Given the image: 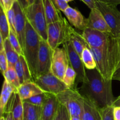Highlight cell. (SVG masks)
Instances as JSON below:
<instances>
[{"label": "cell", "instance_id": "1", "mask_svg": "<svg viewBox=\"0 0 120 120\" xmlns=\"http://www.w3.org/2000/svg\"><path fill=\"white\" fill-rule=\"evenodd\" d=\"M112 81L107 80L97 69H86V77L79 91L83 97L92 101L100 109L112 106L115 99Z\"/></svg>", "mask_w": 120, "mask_h": 120}, {"label": "cell", "instance_id": "2", "mask_svg": "<svg viewBox=\"0 0 120 120\" xmlns=\"http://www.w3.org/2000/svg\"><path fill=\"white\" fill-rule=\"evenodd\" d=\"M41 38L26 20L23 55L31 72L33 80L37 76L38 59Z\"/></svg>", "mask_w": 120, "mask_h": 120}, {"label": "cell", "instance_id": "3", "mask_svg": "<svg viewBox=\"0 0 120 120\" xmlns=\"http://www.w3.org/2000/svg\"><path fill=\"white\" fill-rule=\"evenodd\" d=\"M103 52L108 79L120 80V45L118 37L112 34L108 35Z\"/></svg>", "mask_w": 120, "mask_h": 120}, {"label": "cell", "instance_id": "4", "mask_svg": "<svg viewBox=\"0 0 120 120\" xmlns=\"http://www.w3.org/2000/svg\"><path fill=\"white\" fill-rule=\"evenodd\" d=\"M26 17L42 39H48V23L45 14L43 0H36L25 11Z\"/></svg>", "mask_w": 120, "mask_h": 120}, {"label": "cell", "instance_id": "5", "mask_svg": "<svg viewBox=\"0 0 120 120\" xmlns=\"http://www.w3.org/2000/svg\"><path fill=\"white\" fill-rule=\"evenodd\" d=\"M60 104L68 110L70 117L82 118L84 108V97L76 89H68L56 95Z\"/></svg>", "mask_w": 120, "mask_h": 120}, {"label": "cell", "instance_id": "6", "mask_svg": "<svg viewBox=\"0 0 120 120\" xmlns=\"http://www.w3.org/2000/svg\"><path fill=\"white\" fill-rule=\"evenodd\" d=\"M70 26L64 17L57 22L48 25L47 42L52 50L59 48L61 44H63L69 35Z\"/></svg>", "mask_w": 120, "mask_h": 120}, {"label": "cell", "instance_id": "7", "mask_svg": "<svg viewBox=\"0 0 120 120\" xmlns=\"http://www.w3.org/2000/svg\"><path fill=\"white\" fill-rule=\"evenodd\" d=\"M33 81L47 93L57 95L69 89L63 80L55 76L51 71L38 76Z\"/></svg>", "mask_w": 120, "mask_h": 120}, {"label": "cell", "instance_id": "8", "mask_svg": "<svg viewBox=\"0 0 120 120\" xmlns=\"http://www.w3.org/2000/svg\"><path fill=\"white\" fill-rule=\"evenodd\" d=\"M96 7L101 12L105 21L111 29L112 34L116 37L120 36V12L115 5L106 4L96 1Z\"/></svg>", "mask_w": 120, "mask_h": 120}, {"label": "cell", "instance_id": "9", "mask_svg": "<svg viewBox=\"0 0 120 120\" xmlns=\"http://www.w3.org/2000/svg\"><path fill=\"white\" fill-rule=\"evenodd\" d=\"M63 45L68 53L70 65L73 68L77 73V79L75 84V87H76L79 82L83 83L85 80L86 77V69L82 62L80 56L74 49L72 43L69 38V35Z\"/></svg>", "mask_w": 120, "mask_h": 120}, {"label": "cell", "instance_id": "10", "mask_svg": "<svg viewBox=\"0 0 120 120\" xmlns=\"http://www.w3.org/2000/svg\"><path fill=\"white\" fill-rule=\"evenodd\" d=\"M69 64L68 53L64 47L57 48L53 50L50 71L55 76L63 80Z\"/></svg>", "mask_w": 120, "mask_h": 120}, {"label": "cell", "instance_id": "11", "mask_svg": "<svg viewBox=\"0 0 120 120\" xmlns=\"http://www.w3.org/2000/svg\"><path fill=\"white\" fill-rule=\"evenodd\" d=\"M53 50H52L47 41L41 39L38 59L37 76L50 72Z\"/></svg>", "mask_w": 120, "mask_h": 120}, {"label": "cell", "instance_id": "12", "mask_svg": "<svg viewBox=\"0 0 120 120\" xmlns=\"http://www.w3.org/2000/svg\"><path fill=\"white\" fill-rule=\"evenodd\" d=\"M82 36L89 47L103 49L107 43V34L96 29L87 28L83 30Z\"/></svg>", "mask_w": 120, "mask_h": 120}, {"label": "cell", "instance_id": "13", "mask_svg": "<svg viewBox=\"0 0 120 120\" xmlns=\"http://www.w3.org/2000/svg\"><path fill=\"white\" fill-rule=\"evenodd\" d=\"M87 28L99 30L107 35L112 34L111 29L101 12L97 8L90 11L89 18L87 19Z\"/></svg>", "mask_w": 120, "mask_h": 120}, {"label": "cell", "instance_id": "14", "mask_svg": "<svg viewBox=\"0 0 120 120\" xmlns=\"http://www.w3.org/2000/svg\"><path fill=\"white\" fill-rule=\"evenodd\" d=\"M13 7L15 12V30L16 35L22 49H23L27 19L24 11L22 9L18 1L15 2Z\"/></svg>", "mask_w": 120, "mask_h": 120}, {"label": "cell", "instance_id": "15", "mask_svg": "<svg viewBox=\"0 0 120 120\" xmlns=\"http://www.w3.org/2000/svg\"><path fill=\"white\" fill-rule=\"evenodd\" d=\"M11 112L15 120H23V101L18 91L14 93L5 110V114Z\"/></svg>", "mask_w": 120, "mask_h": 120}, {"label": "cell", "instance_id": "16", "mask_svg": "<svg viewBox=\"0 0 120 120\" xmlns=\"http://www.w3.org/2000/svg\"><path fill=\"white\" fill-rule=\"evenodd\" d=\"M60 103L56 95L49 94L48 99L42 106L41 120H53L57 112Z\"/></svg>", "mask_w": 120, "mask_h": 120}, {"label": "cell", "instance_id": "17", "mask_svg": "<svg viewBox=\"0 0 120 120\" xmlns=\"http://www.w3.org/2000/svg\"><path fill=\"white\" fill-rule=\"evenodd\" d=\"M63 13L69 23L74 27L82 30L87 28V19L77 9L69 6Z\"/></svg>", "mask_w": 120, "mask_h": 120}, {"label": "cell", "instance_id": "18", "mask_svg": "<svg viewBox=\"0 0 120 120\" xmlns=\"http://www.w3.org/2000/svg\"><path fill=\"white\" fill-rule=\"evenodd\" d=\"M82 120H102L100 108L86 97H84V108Z\"/></svg>", "mask_w": 120, "mask_h": 120}, {"label": "cell", "instance_id": "19", "mask_svg": "<svg viewBox=\"0 0 120 120\" xmlns=\"http://www.w3.org/2000/svg\"><path fill=\"white\" fill-rule=\"evenodd\" d=\"M15 69L21 85L25 82L33 80L31 72L24 55H20L19 59L15 65Z\"/></svg>", "mask_w": 120, "mask_h": 120}, {"label": "cell", "instance_id": "20", "mask_svg": "<svg viewBox=\"0 0 120 120\" xmlns=\"http://www.w3.org/2000/svg\"><path fill=\"white\" fill-rule=\"evenodd\" d=\"M18 92L23 101L36 95L45 93L33 80L25 82L20 86Z\"/></svg>", "mask_w": 120, "mask_h": 120}, {"label": "cell", "instance_id": "21", "mask_svg": "<svg viewBox=\"0 0 120 120\" xmlns=\"http://www.w3.org/2000/svg\"><path fill=\"white\" fill-rule=\"evenodd\" d=\"M69 38L72 43L74 49L80 57L84 48L87 47L89 48V46L83 38L82 35L77 32L71 26H70L69 29Z\"/></svg>", "mask_w": 120, "mask_h": 120}, {"label": "cell", "instance_id": "22", "mask_svg": "<svg viewBox=\"0 0 120 120\" xmlns=\"http://www.w3.org/2000/svg\"><path fill=\"white\" fill-rule=\"evenodd\" d=\"M18 91L15 88L9 84L5 80L3 82L1 90V97H0V112L1 116L5 114V110L8 104L11 97L14 93Z\"/></svg>", "mask_w": 120, "mask_h": 120}, {"label": "cell", "instance_id": "23", "mask_svg": "<svg viewBox=\"0 0 120 120\" xmlns=\"http://www.w3.org/2000/svg\"><path fill=\"white\" fill-rule=\"evenodd\" d=\"M42 106L33 105L23 101V120H41Z\"/></svg>", "mask_w": 120, "mask_h": 120}, {"label": "cell", "instance_id": "24", "mask_svg": "<svg viewBox=\"0 0 120 120\" xmlns=\"http://www.w3.org/2000/svg\"><path fill=\"white\" fill-rule=\"evenodd\" d=\"M4 47L8 59V65L15 67V64L19 59L20 55L12 46L8 39L4 41Z\"/></svg>", "mask_w": 120, "mask_h": 120}, {"label": "cell", "instance_id": "25", "mask_svg": "<svg viewBox=\"0 0 120 120\" xmlns=\"http://www.w3.org/2000/svg\"><path fill=\"white\" fill-rule=\"evenodd\" d=\"M10 32L7 14L4 8L1 7L0 11V37L4 41L8 39Z\"/></svg>", "mask_w": 120, "mask_h": 120}, {"label": "cell", "instance_id": "26", "mask_svg": "<svg viewBox=\"0 0 120 120\" xmlns=\"http://www.w3.org/2000/svg\"><path fill=\"white\" fill-rule=\"evenodd\" d=\"M4 80H5L10 85L18 90L21 86L18 76L15 70V67L8 65V68L6 72L3 75Z\"/></svg>", "mask_w": 120, "mask_h": 120}, {"label": "cell", "instance_id": "27", "mask_svg": "<svg viewBox=\"0 0 120 120\" xmlns=\"http://www.w3.org/2000/svg\"><path fill=\"white\" fill-rule=\"evenodd\" d=\"M81 59L86 69L93 70V69H96L97 65L94 59L93 55L89 48L87 47L84 48L81 55Z\"/></svg>", "mask_w": 120, "mask_h": 120}, {"label": "cell", "instance_id": "28", "mask_svg": "<svg viewBox=\"0 0 120 120\" xmlns=\"http://www.w3.org/2000/svg\"><path fill=\"white\" fill-rule=\"evenodd\" d=\"M76 79H77V73L73 68L69 64L64 76L63 79V82L67 85L69 89H76Z\"/></svg>", "mask_w": 120, "mask_h": 120}, {"label": "cell", "instance_id": "29", "mask_svg": "<svg viewBox=\"0 0 120 120\" xmlns=\"http://www.w3.org/2000/svg\"><path fill=\"white\" fill-rule=\"evenodd\" d=\"M48 95H49V93H43L33 96V97L28 98V99L25 100L23 101L29 103V104H33V105H38V106H43V104H45V103L46 101V100L48 99Z\"/></svg>", "mask_w": 120, "mask_h": 120}, {"label": "cell", "instance_id": "30", "mask_svg": "<svg viewBox=\"0 0 120 120\" xmlns=\"http://www.w3.org/2000/svg\"><path fill=\"white\" fill-rule=\"evenodd\" d=\"M8 68V62L4 47V41L1 38L0 42V69L2 75H4Z\"/></svg>", "mask_w": 120, "mask_h": 120}, {"label": "cell", "instance_id": "31", "mask_svg": "<svg viewBox=\"0 0 120 120\" xmlns=\"http://www.w3.org/2000/svg\"><path fill=\"white\" fill-rule=\"evenodd\" d=\"M8 40L10 42L12 46L16 50V52L19 55H23V49H22V46H21V44H20L19 42L17 35L11 29H10V32H9Z\"/></svg>", "mask_w": 120, "mask_h": 120}, {"label": "cell", "instance_id": "32", "mask_svg": "<svg viewBox=\"0 0 120 120\" xmlns=\"http://www.w3.org/2000/svg\"><path fill=\"white\" fill-rule=\"evenodd\" d=\"M70 118L71 117L66 108L60 104L56 116L53 120H70Z\"/></svg>", "mask_w": 120, "mask_h": 120}, {"label": "cell", "instance_id": "33", "mask_svg": "<svg viewBox=\"0 0 120 120\" xmlns=\"http://www.w3.org/2000/svg\"><path fill=\"white\" fill-rule=\"evenodd\" d=\"M113 111L114 105L105 107L101 109L102 120H114Z\"/></svg>", "mask_w": 120, "mask_h": 120}, {"label": "cell", "instance_id": "34", "mask_svg": "<svg viewBox=\"0 0 120 120\" xmlns=\"http://www.w3.org/2000/svg\"><path fill=\"white\" fill-rule=\"evenodd\" d=\"M6 14H7V19L9 23L10 29H11L14 33L16 34V30H15V12L14 7L6 12Z\"/></svg>", "mask_w": 120, "mask_h": 120}, {"label": "cell", "instance_id": "35", "mask_svg": "<svg viewBox=\"0 0 120 120\" xmlns=\"http://www.w3.org/2000/svg\"><path fill=\"white\" fill-rule=\"evenodd\" d=\"M52 1L55 4L56 8L60 11H62L63 12L69 7L68 3H67L64 0H52Z\"/></svg>", "mask_w": 120, "mask_h": 120}, {"label": "cell", "instance_id": "36", "mask_svg": "<svg viewBox=\"0 0 120 120\" xmlns=\"http://www.w3.org/2000/svg\"><path fill=\"white\" fill-rule=\"evenodd\" d=\"M0 1L1 7L4 8L6 12L12 8L15 2H16L17 0H0Z\"/></svg>", "mask_w": 120, "mask_h": 120}, {"label": "cell", "instance_id": "37", "mask_svg": "<svg viewBox=\"0 0 120 120\" xmlns=\"http://www.w3.org/2000/svg\"><path fill=\"white\" fill-rule=\"evenodd\" d=\"M83 1L90 9H93L96 7V0H81Z\"/></svg>", "mask_w": 120, "mask_h": 120}, {"label": "cell", "instance_id": "38", "mask_svg": "<svg viewBox=\"0 0 120 120\" xmlns=\"http://www.w3.org/2000/svg\"><path fill=\"white\" fill-rule=\"evenodd\" d=\"M96 1H99V2L106 4L112 5L115 6L120 4V0H96Z\"/></svg>", "mask_w": 120, "mask_h": 120}, {"label": "cell", "instance_id": "39", "mask_svg": "<svg viewBox=\"0 0 120 120\" xmlns=\"http://www.w3.org/2000/svg\"><path fill=\"white\" fill-rule=\"evenodd\" d=\"M113 113L114 120H120V107L114 106Z\"/></svg>", "mask_w": 120, "mask_h": 120}, {"label": "cell", "instance_id": "40", "mask_svg": "<svg viewBox=\"0 0 120 120\" xmlns=\"http://www.w3.org/2000/svg\"><path fill=\"white\" fill-rule=\"evenodd\" d=\"M17 1L19 3V5L21 6V8H22V9L24 11L26 9V8L29 6L28 0H17Z\"/></svg>", "mask_w": 120, "mask_h": 120}, {"label": "cell", "instance_id": "41", "mask_svg": "<svg viewBox=\"0 0 120 120\" xmlns=\"http://www.w3.org/2000/svg\"><path fill=\"white\" fill-rule=\"evenodd\" d=\"M113 105L114 106L120 107V95L116 99H115Z\"/></svg>", "mask_w": 120, "mask_h": 120}, {"label": "cell", "instance_id": "42", "mask_svg": "<svg viewBox=\"0 0 120 120\" xmlns=\"http://www.w3.org/2000/svg\"><path fill=\"white\" fill-rule=\"evenodd\" d=\"M6 120H15L14 118L13 117L12 114L11 112H8V113L6 114Z\"/></svg>", "mask_w": 120, "mask_h": 120}, {"label": "cell", "instance_id": "43", "mask_svg": "<svg viewBox=\"0 0 120 120\" xmlns=\"http://www.w3.org/2000/svg\"><path fill=\"white\" fill-rule=\"evenodd\" d=\"M70 120H82L81 117H76V116H75V117H71V118H70Z\"/></svg>", "mask_w": 120, "mask_h": 120}, {"label": "cell", "instance_id": "44", "mask_svg": "<svg viewBox=\"0 0 120 120\" xmlns=\"http://www.w3.org/2000/svg\"><path fill=\"white\" fill-rule=\"evenodd\" d=\"M35 1H36V0H28V4H29V5H30L33 4L35 2Z\"/></svg>", "mask_w": 120, "mask_h": 120}, {"label": "cell", "instance_id": "45", "mask_svg": "<svg viewBox=\"0 0 120 120\" xmlns=\"http://www.w3.org/2000/svg\"><path fill=\"white\" fill-rule=\"evenodd\" d=\"M0 120H6L5 117H4V116H1V118H0Z\"/></svg>", "mask_w": 120, "mask_h": 120}, {"label": "cell", "instance_id": "46", "mask_svg": "<svg viewBox=\"0 0 120 120\" xmlns=\"http://www.w3.org/2000/svg\"><path fill=\"white\" fill-rule=\"evenodd\" d=\"M64 1H65L66 2H67V3H68V2H71V1H74V0H64Z\"/></svg>", "mask_w": 120, "mask_h": 120}, {"label": "cell", "instance_id": "47", "mask_svg": "<svg viewBox=\"0 0 120 120\" xmlns=\"http://www.w3.org/2000/svg\"><path fill=\"white\" fill-rule=\"evenodd\" d=\"M118 39H119V42H120V36H118Z\"/></svg>", "mask_w": 120, "mask_h": 120}]
</instances>
